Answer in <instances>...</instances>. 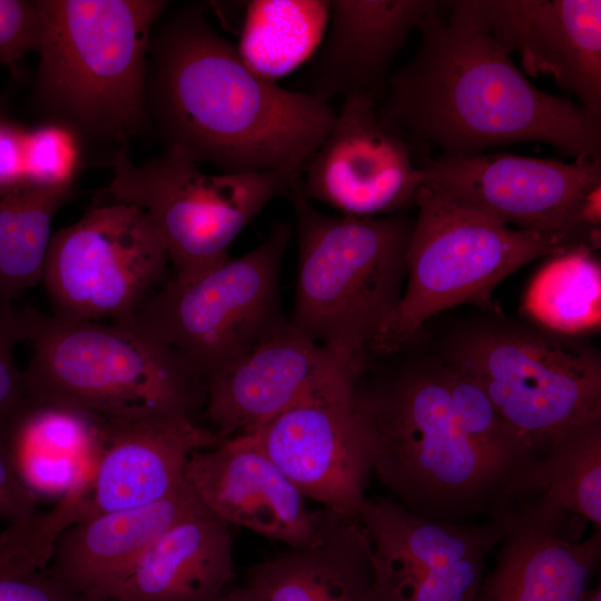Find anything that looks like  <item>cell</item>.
Instances as JSON below:
<instances>
[{"instance_id":"obj_12","label":"cell","mask_w":601,"mask_h":601,"mask_svg":"<svg viewBox=\"0 0 601 601\" xmlns=\"http://www.w3.org/2000/svg\"><path fill=\"white\" fill-rule=\"evenodd\" d=\"M601 158L573 162L509 152L424 158L425 185L453 204L504 225L580 237L593 250L600 231L578 218L584 196L601 184Z\"/></svg>"},{"instance_id":"obj_4","label":"cell","mask_w":601,"mask_h":601,"mask_svg":"<svg viewBox=\"0 0 601 601\" xmlns=\"http://www.w3.org/2000/svg\"><path fill=\"white\" fill-rule=\"evenodd\" d=\"M297 226L298 267L288 323L359 377L402 298L414 219L329 216L289 190Z\"/></svg>"},{"instance_id":"obj_14","label":"cell","mask_w":601,"mask_h":601,"mask_svg":"<svg viewBox=\"0 0 601 601\" xmlns=\"http://www.w3.org/2000/svg\"><path fill=\"white\" fill-rule=\"evenodd\" d=\"M424 173L407 138L384 124L375 98L344 97L333 128L305 164L299 187L342 215L381 217L415 206Z\"/></svg>"},{"instance_id":"obj_10","label":"cell","mask_w":601,"mask_h":601,"mask_svg":"<svg viewBox=\"0 0 601 601\" xmlns=\"http://www.w3.org/2000/svg\"><path fill=\"white\" fill-rule=\"evenodd\" d=\"M290 226L276 225L250 252L186 283L166 280L127 321L175 351L206 380L283 318L278 273Z\"/></svg>"},{"instance_id":"obj_34","label":"cell","mask_w":601,"mask_h":601,"mask_svg":"<svg viewBox=\"0 0 601 601\" xmlns=\"http://www.w3.org/2000/svg\"><path fill=\"white\" fill-rule=\"evenodd\" d=\"M42 18L38 1L0 0V63L14 75L30 51H38Z\"/></svg>"},{"instance_id":"obj_9","label":"cell","mask_w":601,"mask_h":601,"mask_svg":"<svg viewBox=\"0 0 601 601\" xmlns=\"http://www.w3.org/2000/svg\"><path fill=\"white\" fill-rule=\"evenodd\" d=\"M112 167L106 194L148 215L165 245L171 278L179 283L228 259L243 228L299 178L269 171L206 174L177 148H165L141 165L120 148Z\"/></svg>"},{"instance_id":"obj_27","label":"cell","mask_w":601,"mask_h":601,"mask_svg":"<svg viewBox=\"0 0 601 601\" xmlns=\"http://www.w3.org/2000/svg\"><path fill=\"white\" fill-rule=\"evenodd\" d=\"M72 190L23 185L0 194V306L42 280L53 216Z\"/></svg>"},{"instance_id":"obj_19","label":"cell","mask_w":601,"mask_h":601,"mask_svg":"<svg viewBox=\"0 0 601 601\" xmlns=\"http://www.w3.org/2000/svg\"><path fill=\"white\" fill-rule=\"evenodd\" d=\"M494 522L461 525L413 513L390 528L374 559L370 601H476L485 558L500 542Z\"/></svg>"},{"instance_id":"obj_18","label":"cell","mask_w":601,"mask_h":601,"mask_svg":"<svg viewBox=\"0 0 601 601\" xmlns=\"http://www.w3.org/2000/svg\"><path fill=\"white\" fill-rule=\"evenodd\" d=\"M221 440L209 427L183 414L149 413L101 420L82 520L167 497L185 484L190 456Z\"/></svg>"},{"instance_id":"obj_23","label":"cell","mask_w":601,"mask_h":601,"mask_svg":"<svg viewBox=\"0 0 601 601\" xmlns=\"http://www.w3.org/2000/svg\"><path fill=\"white\" fill-rule=\"evenodd\" d=\"M231 525L199 500L138 559L112 601H216L234 580Z\"/></svg>"},{"instance_id":"obj_38","label":"cell","mask_w":601,"mask_h":601,"mask_svg":"<svg viewBox=\"0 0 601 601\" xmlns=\"http://www.w3.org/2000/svg\"><path fill=\"white\" fill-rule=\"evenodd\" d=\"M216 601H260L248 588L237 587L226 590Z\"/></svg>"},{"instance_id":"obj_16","label":"cell","mask_w":601,"mask_h":601,"mask_svg":"<svg viewBox=\"0 0 601 601\" xmlns=\"http://www.w3.org/2000/svg\"><path fill=\"white\" fill-rule=\"evenodd\" d=\"M449 20L491 36L532 76L549 75L601 121L600 0H456Z\"/></svg>"},{"instance_id":"obj_32","label":"cell","mask_w":601,"mask_h":601,"mask_svg":"<svg viewBox=\"0 0 601 601\" xmlns=\"http://www.w3.org/2000/svg\"><path fill=\"white\" fill-rule=\"evenodd\" d=\"M82 157L81 137L71 127L47 120L26 128V185L73 187Z\"/></svg>"},{"instance_id":"obj_40","label":"cell","mask_w":601,"mask_h":601,"mask_svg":"<svg viewBox=\"0 0 601 601\" xmlns=\"http://www.w3.org/2000/svg\"><path fill=\"white\" fill-rule=\"evenodd\" d=\"M2 117H6V116H4V112H3V109H2V105L0 104V118H2Z\"/></svg>"},{"instance_id":"obj_17","label":"cell","mask_w":601,"mask_h":601,"mask_svg":"<svg viewBox=\"0 0 601 601\" xmlns=\"http://www.w3.org/2000/svg\"><path fill=\"white\" fill-rule=\"evenodd\" d=\"M185 480L197 499L231 526L288 548L308 546L322 536L324 511L308 510L305 496L252 434L195 452Z\"/></svg>"},{"instance_id":"obj_39","label":"cell","mask_w":601,"mask_h":601,"mask_svg":"<svg viewBox=\"0 0 601 601\" xmlns=\"http://www.w3.org/2000/svg\"><path fill=\"white\" fill-rule=\"evenodd\" d=\"M580 601H601V588L588 589Z\"/></svg>"},{"instance_id":"obj_1","label":"cell","mask_w":601,"mask_h":601,"mask_svg":"<svg viewBox=\"0 0 601 601\" xmlns=\"http://www.w3.org/2000/svg\"><path fill=\"white\" fill-rule=\"evenodd\" d=\"M147 111L165 148L198 165L290 178L300 177L336 119L328 102L257 77L195 2L152 31Z\"/></svg>"},{"instance_id":"obj_26","label":"cell","mask_w":601,"mask_h":601,"mask_svg":"<svg viewBox=\"0 0 601 601\" xmlns=\"http://www.w3.org/2000/svg\"><path fill=\"white\" fill-rule=\"evenodd\" d=\"M326 0H254L247 3L238 45L243 62L275 82L305 62L324 39Z\"/></svg>"},{"instance_id":"obj_7","label":"cell","mask_w":601,"mask_h":601,"mask_svg":"<svg viewBox=\"0 0 601 601\" xmlns=\"http://www.w3.org/2000/svg\"><path fill=\"white\" fill-rule=\"evenodd\" d=\"M441 361L477 382L540 457L601 421V355L578 336L494 314L455 329Z\"/></svg>"},{"instance_id":"obj_35","label":"cell","mask_w":601,"mask_h":601,"mask_svg":"<svg viewBox=\"0 0 601 601\" xmlns=\"http://www.w3.org/2000/svg\"><path fill=\"white\" fill-rule=\"evenodd\" d=\"M0 601H112L76 592L46 570L0 577Z\"/></svg>"},{"instance_id":"obj_37","label":"cell","mask_w":601,"mask_h":601,"mask_svg":"<svg viewBox=\"0 0 601 601\" xmlns=\"http://www.w3.org/2000/svg\"><path fill=\"white\" fill-rule=\"evenodd\" d=\"M26 128L0 118V194L26 185Z\"/></svg>"},{"instance_id":"obj_36","label":"cell","mask_w":601,"mask_h":601,"mask_svg":"<svg viewBox=\"0 0 601 601\" xmlns=\"http://www.w3.org/2000/svg\"><path fill=\"white\" fill-rule=\"evenodd\" d=\"M40 499L19 479L6 437L0 433V520L18 522L38 511Z\"/></svg>"},{"instance_id":"obj_3","label":"cell","mask_w":601,"mask_h":601,"mask_svg":"<svg viewBox=\"0 0 601 601\" xmlns=\"http://www.w3.org/2000/svg\"><path fill=\"white\" fill-rule=\"evenodd\" d=\"M35 99L81 139L128 141L150 130L148 55L164 0H40Z\"/></svg>"},{"instance_id":"obj_31","label":"cell","mask_w":601,"mask_h":601,"mask_svg":"<svg viewBox=\"0 0 601 601\" xmlns=\"http://www.w3.org/2000/svg\"><path fill=\"white\" fill-rule=\"evenodd\" d=\"M80 519L79 494L69 491L50 510L10 523L0 534V577L45 570L60 533Z\"/></svg>"},{"instance_id":"obj_25","label":"cell","mask_w":601,"mask_h":601,"mask_svg":"<svg viewBox=\"0 0 601 601\" xmlns=\"http://www.w3.org/2000/svg\"><path fill=\"white\" fill-rule=\"evenodd\" d=\"M101 420L68 407L32 404L6 436L16 472L40 500L60 499L88 479Z\"/></svg>"},{"instance_id":"obj_20","label":"cell","mask_w":601,"mask_h":601,"mask_svg":"<svg viewBox=\"0 0 601 601\" xmlns=\"http://www.w3.org/2000/svg\"><path fill=\"white\" fill-rule=\"evenodd\" d=\"M505 523L500 552L476 601H580L601 558V533L581 540L578 516H542L522 508Z\"/></svg>"},{"instance_id":"obj_30","label":"cell","mask_w":601,"mask_h":601,"mask_svg":"<svg viewBox=\"0 0 601 601\" xmlns=\"http://www.w3.org/2000/svg\"><path fill=\"white\" fill-rule=\"evenodd\" d=\"M435 365L463 430L521 483L524 501L533 497L539 491L540 455L504 421L477 382L443 361Z\"/></svg>"},{"instance_id":"obj_22","label":"cell","mask_w":601,"mask_h":601,"mask_svg":"<svg viewBox=\"0 0 601 601\" xmlns=\"http://www.w3.org/2000/svg\"><path fill=\"white\" fill-rule=\"evenodd\" d=\"M197 501L185 482L151 504L76 522L58 536L45 570L76 592L110 600L144 552Z\"/></svg>"},{"instance_id":"obj_6","label":"cell","mask_w":601,"mask_h":601,"mask_svg":"<svg viewBox=\"0 0 601 601\" xmlns=\"http://www.w3.org/2000/svg\"><path fill=\"white\" fill-rule=\"evenodd\" d=\"M22 371L31 404L101 420L149 413L194 417L206 380L175 351L130 322L69 321L40 314Z\"/></svg>"},{"instance_id":"obj_13","label":"cell","mask_w":601,"mask_h":601,"mask_svg":"<svg viewBox=\"0 0 601 601\" xmlns=\"http://www.w3.org/2000/svg\"><path fill=\"white\" fill-rule=\"evenodd\" d=\"M252 435L305 497L358 518L378 447L358 386L299 404Z\"/></svg>"},{"instance_id":"obj_11","label":"cell","mask_w":601,"mask_h":601,"mask_svg":"<svg viewBox=\"0 0 601 601\" xmlns=\"http://www.w3.org/2000/svg\"><path fill=\"white\" fill-rule=\"evenodd\" d=\"M168 264L148 215L110 200L52 234L41 282L56 317L127 322L166 282Z\"/></svg>"},{"instance_id":"obj_5","label":"cell","mask_w":601,"mask_h":601,"mask_svg":"<svg viewBox=\"0 0 601 601\" xmlns=\"http://www.w3.org/2000/svg\"><path fill=\"white\" fill-rule=\"evenodd\" d=\"M359 393L377 431L374 473L411 512L455 523L500 515L525 499L521 483L463 430L435 364Z\"/></svg>"},{"instance_id":"obj_28","label":"cell","mask_w":601,"mask_h":601,"mask_svg":"<svg viewBox=\"0 0 601 601\" xmlns=\"http://www.w3.org/2000/svg\"><path fill=\"white\" fill-rule=\"evenodd\" d=\"M581 245L551 256L529 284L522 308L533 323L578 336L601 323V266Z\"/></svg>"},{"instance_id":"obj_15","label":"cell","mask_w":601,"mask_h":601,"mask_svg":"<svg viewBox=\"0 0 601 601\" xmlns=\"http://www.w3.org/2000/svg\"><path fill=\"white\" fill-rule=\"evenodd\" d=\"M358 377L282 321L206 383L204 414L219 437L249 435L305 402L352 391Z\"/></svg>"},{"instance_id":"obj_33","label":"cell","mask_w":601,"mask_h":601,"mask_svg":"<svg viewBox=\"0 0 601 601\" xmlns=\"http://www.w3.org/2000/svg\"><path fill=\"white\" fill-rule=\"evenodd\" d=\"M39 316L33 309L13 304L0 306V433L4 437L32 405L14 361V348L30 338Z\"/></svg>"},{"instance_id":"obj_8","label":"cell","mask_w":601,"mask_h":601,"mask_svg":"<svg viewBox=\"0 0 601 601\" xmlns=\"http://www.w3.org/2000/svg\"><path fill=\"white\" fill-rule=\"evenodd\" d=\"M415 206L403 295L372 349L382 354L401 349L431 317L457 305L495 312L492 294L505 277L539 258L588 246L575 235L504 225L453 204L426 185Z\"/></svg>"},{"instance_id":"obj_29","label":"cell","mask_w":601,"mask_h":601,"mask_svg":"<svg viewBox=\"0 0 601 601\" xmlns=\"http://www.w3.org/2000/svg\"><path fill=\"white\" fill-rule=\"evenodd\" d=\"M542 516H579L601 526V421L580 427L541 456L539 491L519 504Z\"/></svg>"},{"instance_id":"obj_24","label":"cell","mask_w":601,"mask_h":601,"mask_svg":"<svg viewBox=\"0 0 601 601\" xmlns=\"http://www.w3.org/2000/svg\"><path fill=\"white\" fill-rule=\"evenodd\" d=\"M373 580V550L358 518L324 510L317 542L253 565L245 587L260 601H370Z\"/></svg>"},{"instance_id":"obj_2","label":"cell","mask_w":601,"mask_h":601,"mask_svg":"<svg viewBox=\"0 0 601 601\" xmlns=\"http://www.w3.org/2000/svg\"><path fill=\"white\" fill-rule=\"evenodd\" d=\"M418 31L415 55L388 80L384 124L443 156L541 141L575 159L600 157L601 121L534 87L491 36L441 13Z\"/></svg>"},{"instance_id":"obj_21","label":"cell","mask_w":601,"mask_h":601,"mask_svg":"<svg viewBox=\"0 0 601 601\" xmlns=\"http://www.w3.org/2000/svg\"><path fill=\"white\" fill-rule=\"evenodd\" d=\"M447 2L331 0L325 40L304 77V91L326 102L356 92L375 98L412 31Z\"/></svg>"}]
</instances>
